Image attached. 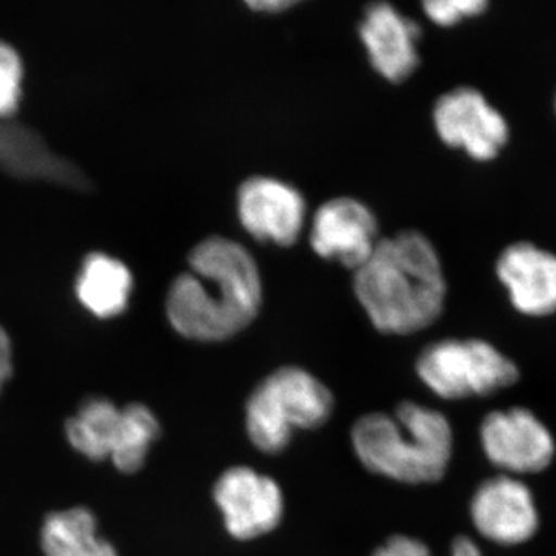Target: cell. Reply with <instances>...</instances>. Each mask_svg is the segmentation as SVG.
I'll use <instances>...</instances> for the list:
<instances>
[{
	"label": "cell",
	"mask_w": 556,
	"mask_h": 556,
	"mask_svg": "<svg viewBox=\"0 0 556 556\" xmlns=\"http://www.w3.org/2000/svg\"><path fill=\"white\" fill-rule=\"evenodd\" d=\"M358 31L372 67L383 78L402 83L413 75L419 65L416 42L420 30L416 22L402 16L390 3H372Z\"/></svg>",
	"instance_id": "cell-12"
},
{
	"label": "cell",
	"mask_w": 556,
	"mask_h": 556,
	"mask_svg": "<svg viewBox=\"0 0 556 556\" xmlns=\"http://www.w3.org/2000/svg\"><path fill=\"white\" fill-rule=\"evenodd\" d=\"M471 519L479 533L500 546H518L535 535L540 515L535 497L515 477H497L481 484L471 500Z\"/></svg>",
	"instance_id": "cell-9"
},
{
	"label": "cell",
	"mask_w": 556,
	"mask_h": 556,
	"mask_svg": "<svg viewBox=\"0 0 556 556\" xmlns=\"http://www.w3.org/2000/svg\"><path fill=\"white\" fill-rule=\"evenodd\" d=\"M292 5H295L292 0H255V2H249L251 9L265 11V13H277V11L287 10Z\"/></svg>",
	"instance_id": "cell-24"
},
{
	"label": "cell",
	"mask_w": 556,
	"mask_h": 556,
	"mask_svg": "<svg viewBox=\"0 0 556 556\" xmlns=\"http://www.w3.org/2000/svg\"><path fill=\"white\" fill-rule=\"evenodd\" d=\"M354 291L369 320L386 334H413L444 309L447 283L437 249L415 230L380 239L354 270Z\"/></svg>",
	"instance_id": "cell-2"
},
{
	"label": "cell",
	"mask_w": 556,
	"mask_h": 556,
	"mask_svg": "<svg viewBox=\"0 0 556 556\" xmlns=\"http://www.w3.org/2000/svg\"><path fill=\"white\" fill-rule=\"evenodd\" d=\"M11 361H13V351H11L10 338L5 329L0 327V390L11 376V369H13Z\"/></svg>",
	"instance_id": "cell-22"
},
{
	"label": "cell",
	"mask_w": 556,
	"mask_h": 556,
	"mask_svg": "<svg viewBox=\"0 0 556 556\" xmlns=\"http://www.w3.org/2000/svg\"><path fill=\"white\" fill-rule=\"evenodd\" d=\"M496 270L519 313H556V255L532 243L511 244L497 260Z\"/></svg>",
	"instance_id": "cell-14"
},
{
	"label": "cell",
	"mask_w": 556,
	"mask_h": 556,
	"mask_svg": "<svg viewBox=\"0 0 556 556\" xmlns=\"http://www.w3.org/2000/svg\"><path fill=\"white\" fill-rule=\"evenodd\" d=\"M24 67L20 53L10 43L0 40V116L10 118L22 98Z\"/></svg>",
	"instance_id": "cell-19"
},
{
	"label": "cell",
	"mask_w": 556,
	"mask_h": 556,
	"mask_svg": "<svg viewBox=\"0 0 556 556\" xmlns=\"http://www.w3.org/2000/svg\"><path fill=\"white\" fill-rule=\"evenodd\" d=\"M0 169L21 178L46 179L87 190L90 179L72 161L53 152L38 131L0 116Z\"/></svg>",
	"instance_id": "cell-13"
},
{
	"label": "cell",
	"mask_w": 556,
	"mask_h": 556,
	"mask_svg": "<svg viewBox=\"0 0 556 556\" xmlns=\"http://www.w3.org/2000/svg\"><path fill=\"white\" fill-rule=\"evenodd\" d=\"M372 556H431L426 544L409 536H393Z\"/></svg>",
	"instance_id": "cell-21"
},
{
	"label": "cell",
	"mask_w": 556,
	"mask_h": 556,
	"mask_svg": "<svg viewBox=\"0 0 556 556\" xmlns=\"http://www.w3.org/2000/svg\"><path fill=\"white\" fill-rule=\"evenodd\" d=\"M334 399L320 380L305 369L285 367L262 380L247 404L249 439L260 452L276 455L288 447L298 428L327 422Z\"/></svg>",
	"instance_id": "cell-4"
},
{
	"label": "cell",
	"mask_w": 556,
	"mask_h": 556,
	"mask_svg": "<svg viewBox=\"0 0 556 556\" xmlns=\"http://www.w3.org/2000/svg\"><path fill=\"white\" fill-rule=\"evenodd\" d=\"M123 431V408L105 399H91L67 422L73 448L93 460L112 459Z\"/></svg>",
	"instance_id": "cell-17"
},
{
	"label": "cell",
	"mask_w": 556,
	"mask_h": 556,
	"mask_svg": "<svg viewBox=\"0 0 556 556\" xmlns=\"http://www.w3.org/2000/svg\"><path fill=\"white\" fill-rule=\"evenodd\" d=\"M417 375L439 397L489 396L514 386L518 368L484 340H442L417 358Z\"/></svg>",
	"instance_id": "cell-5"
},
{
	"label": "cell",
	"mask_w": 556,
	"mask_h": 556,
	"mask_svg": "<svg viewBox=\"0 0 556 556\" xmlns=\"http://www.w3.org/2000/svg\"><path fill=\"white\" fill-rule=\"evenodd\" d=\"M378 219L364 203L348 197L318 207L311 228V247L321 258L357 270L379 243Z\"/></svg>",
	"instance_id": "cell-10"
},
{
	"label": "cell",
	"mask_w": 556,
	"mask_h": 556,
	"mask_svg": "<svg viewBox=\"0 0 556 556\" xmlns=\"http://www.w3.org/2000/svg\"><path fill=\"white\" fill-rule=\"evenodd\" d=\"M485 0H430L424 3L427 16L442 27L484 13Z\"/></svg>",
	"instance_id": "cell-20"
},
{
	"label": "cell",
	"mask_w": 556,
	"mask_h": 556,
	"mask_svg": "<svg viewBox=\"0 0 556 556\" xmlns=\"http://www.w3.org/2000/svg\"><path fill=\"white\" fill-rule=\"evenodd\" d=\"M481 442L490 463L508 477L546 470L555 456L551 431L526 408L486 416L481 426Z\"/></svg>",
	"instance_id": "cell-6"
},
{
	"label": "cell",
	"mask_w": 556,
	"mask_h": 556,
	"mask_svg": "<svg viewBox=\"0 0 556 556\" xmlns=\"http://www.w3.org/2000/svg\"><path fill=\"white\" fill-rule=\"evenodd\" d=\"M351 441L369 471L407 484L439 481L453 453L447 417L415 402H402L391 416L372 413L361 417Z\"/></svg>",
	"instance_id": "cell-3"
},
{
	"label": "cell",
	"mask_w": 556,
	"mask_h": 556,
	"mask_svg": "<svg viewBox=\"0 0 556 556\" xmlns=\"http://www.w3.org/2000/svg\"><path fill=\"white\" fill-rule=\"evenodd\" d=\"M305 200L298 189L268 177L244 181L239 190V217L254 239L291 247L305 225Z\"/></svg>",
	"instance_id": "cell-11"
},
{
	"label": "cell",
	"mask_w": 556,
	"mask_h": 556,
	"mask_svg": "<svg viewBox=\"0 0 556 556\" xmlns=\"http://www.w3.org/2000/svg\"><path fill=\"white\" fill-rule=\"evenodd\" d=\"M434 127L445 144L464 149L471 159L493 160L506 146L507 121L471 87H460L439 98Z\"/></svg>",
	"instance_id": "cell-7"
},
{
	"label": "cell",
	"mask_w": 556,
	"mask_h": 556,
	"mask_svg": "<svg viewBox=\"0 0 556 556\" xmlns=\"http://www.w3.org/2000/svg\"><path fill=\"white\" fill-rule=\"evenodd\" d=\"M452 556H482V552L470 538L459 536L453 543Z\"/></svg>",
	"instance_id": "cell-23"
},
{
	"label": "cell",
	"mask_w": 556,
	"mask_h": 556,
	"mask_svg": "<svg viewBox=\"0 0 556 556\" xmlns=\"http://www.w3.org/2000/svg\"><path fill=\"white\" fill-rule=\"evenodd\" d=\"M134 277L121 260L94 252L86 257L76 278L79 302L97 317L118 316L127 308Z\"/></svg>",
	"instance_id": "cell-15"
},
{
	"label": "cell",
	"mask_w": 556,
	"mask_h": 556,
	"mask_svg": "<svg viewBox=\"0 0 556 556\" xmlns=\"http://www.w3.org/2000/svg\"><path fill=\"white\" fill-rule=\"evenodd\" d=\"M215 503L228 532L252 540L276 529L283 517V495L277 482L249 467H233L219 477Z\"/></svg>",
	"instance_id": "cell-8"
},
{
	"label": "cell",
	"mask_w": 556,
	"mask_h": 556,
	"mask_svg": "<svg viewBox=\"0 0 556 556\" xmlns=\"http://www.w3.org/2000/svg\"><path fill=\"white\" fill-rule=\"evenodd\" d=\"M189 266L167 294V317L179 334L219 342L255 320L262 308V277L247 249L225 237H208L192 249Z\"/></svg>",
	"instance_id": "cell-1"
},
{
	"label": "cell",
	"mask_w": 556,
	"mask_h": 556,
	"mask_svg": "<svg viewBox=\"0 0 556 556\" xmlns=\"http://www.w3.org/2000/svg\"><path fill=\"white\" fill-rule=\"evenodd\" d=\"M160 424L155 415L141 404L123 408V433L112 460L124 473H135L144 464L150 445L159 438Z\"/></svg>",
	"instance_id": "cell-18"
},
{
	"label": "cell",
	"mask_w": 556,
	"mask_h": 556,
	"mask_svg": "<svg viewBox=\"0 0 556 556\" xmlns=\"http://www.w3.org/2000/svg\"><path fill=\"white\" fill-rule=\"evenodd\" d=\"M42 551L46 556H118L98 536L97 519L87 508L50 515L42 527Z\"/></svg>",
	"instance_id": "cell-16"
}]
</instances>
